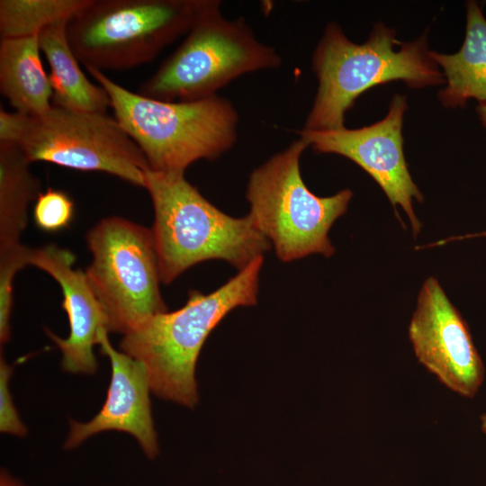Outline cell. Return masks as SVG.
Returning <instances> with one entry per match:
<instances>
[{"label":"cell","mask_w":486,"mask_h":486,"mask_svg":"<svg viewBox=\"0 0 486 486\" xmlns=\"http://www.w3.org/2000/svg\"><path fill=\"white\" fill-rule=\"evenodd\" d=\"M68 22L44 29L39 34L40 50L48 59L52 105L76 112L105 113L111 105L106 91L88 80L78 65L67 36Z\"/></svg>","instance_id":"2e32d148"},{"label":"cell","mask_w":486,"mask_h":486,"mask_svg":"<svg viewBox=\"0 0 486 486\" xmlns=\"http://www.w3.org/2000/svg\"><path fill=\"white\" fill-rule=\"evenodd\" d=\"M0 486H26V485L21 480L13 476L6 470L1 469Z\"/></svg>","instance_id":"7402d4cb"},{"label":"cell","mask_w":486,"mask_h":486,"mask_svg":"<svg viewBox=\"0 0 486 486\" xmlns=\"http://www.w3.org/2000/svg\"><path fill=\"white\" fill-rule=\"evenodd\" d=\"M202 0H90L67 25L86 68L125 70L154 59L188 32Z\"/></svg>","instance_id":"52a82bcc"},{"label":"cell","mask_w":486,"mask_h":486,"mask_svg":"<svg viewBox=\"0 0 486 486\" xmlns=\"http://www.w3.org/2000/svg\"><path fill=\"white\" fill-rule=\"evenodd\" d=\"M75 261L70 250L54 244L31 248L28 257L29 265L48 273L62 291V308L69 322L68 337L61 338L46 330L61 351L62 369L70 374H94L98 368L94 346L98 344L101 331H108L107 320L85 272L74 269Z\"/></svg>","instance_id":"4fadbf2b"},{"label":"cell","mask_w":486,"mask_h":486,"mask_svg":"<svg viewBox=\"0 0 486 486\" xmlns=\"http://www.w3.org/2000/svg\"><path fill=\"white\" fill-rule=\"evenodd\" d=\"M263 261L255 259L208 294L189 292L180 309L154 315L123 335L121 350L143 364L153 393L187 408L197 404L195 367L202 347L232 310L256 304Z\"/></svg>","instance_id":"6da1fadb"},{"label":"cell","mask_w":486,"mask_h":486,"mask_svg":"<svg viewBox=\"0 0 486 486\" xmlns=\"http://www.w3.org/2000/svg\"><path fill=\"white\" fill-rule=\"evenodd\" d=\"M282 63L275 50L255 37L244 19L230 21L220 2L202 0L184 40L140 86L139 94L165 102L216 95L233 79Z\"/></svg>","instance_id":"5b68a950"},{"label":"cell","mask_w":486,"mask_h":486,"mask_svg":"<svg viewBox=\"0 0 486 486\" xmlns=\"http://www.w3.org/2000/svg\"><path fill=\"white\" fill-rule=\"evenodd\" d=\"M395 35L393 30L376 24L364 43L356 44L337 24L327 26L312 57L319 87L303 130L345 127L346 111L362 93L376 85L402 80L420 88L444 81L430 57L426 36L400 42Z\"/></svg>","instance_id":"3957f363"},{"label":"cell","mask_w":486,"mask_h":486,"mask_svg":"<svg viewBox=\"0 0 486 486\" xmlns=\"http://www.w3.org/2000/svg\"><path fill=\"white\" fill-rule=\"evenodd\" d=\"M477 113L479 115L480 121L482 122V125L486 128V104H479V105L476 108ZM476 237H486V231L479 233V234H472V235H465V236H456V237H451L446 239H443L437 242H435L432 244L433 247L435 246H440L444 245L447 242L457 240V239H464V238H476Z\"/></svg>","instance_id":"44dd1931"},{"label":"cell","mask_w":486,"mask_h":486,"mask_svg":"<svg viewBox=\"0 0 486 486\" xmlns=\"http://www.w3.org/2000/svg\"><path fill=\"white\" fill-rule=\"evenodd\" d=\"M39 35L1 38L0 91L16 112L40 114L51 107L52 87L40 56Z\"/></svg>","instance_id":"9a60e30c"},{"label":"cell","mask_w":486,"mask_h":486,"mask_svg":"<svg viewBox=\"0 0 486 486\" xmlns=\"http://www.w3.org/2000/svg\"><path fill=\"white\" fill-rule=\"evenodd\" d=\"M75 214L72 198L64 191L48 188L34 202L33 220L46 232H57L67 229Z\"/></svg>","instance_id":"d6986e66"},{"label":"cell","mask_w":486,"mask_h":486,"mask_svg":"<svg viewBox=\"0 0 486 486\" xmlns=\"http://www.w3.org/2000/svg\"><path fill=\"white\" fill-rule=\"evenodd\" d=\"M86 69L108 94L115 119L153 171L184 173L199 159L218 158L237 140L238 115L224 97L156 100L130 92L94 68Z\"/></svg>","instance_id":"277c9868"},{"label":"cell","mask_w":486,"mask_h":486,"mask_svg":"<svg viewBox=\"0 0 486 486\" xmlns=\"http://www.w3.org/2000/svg\"><path fill=\"white\" fill-rule=\"evenodd\" d=\"M144 188L153 204L152 231L165 284L211 259L226 261L239 271L271 247L248 215L235 218L221 212L185 179L184 173L148 168Z\"/></svg>","instance_id":"7a4b0ae2"},{"label":"cell","mask_w":486,"mask_h":486,"mask_svg":"<svg viewBox=\"0 0 486 486\" xmlns=\"http://www.w3.org/2000/svg\"><path fill=\"white\" fill-rule=\"evenodd\" d=\"M430 57L445 73L446 86L439 93L445 106H464L476 99L486 104V18L478 4H466L465 36L459 51Z\"/></svg>","instance_id":"5bb4252c"},{"label":"cell","mask_w":486,"mask_h":486,"mask_svg":"<svg viewBox=\"0 0 486 486\" xmlns=\"http://www.w3.org/2000/svg\"><path fill=\"white\" fill-rule=\"evenodd\" d=\"M15 146L31 163L104 172L141 187L149 168L141 149L118 121L102 112L51 105L40 114H25Z\"/></svg>","instance_id":"9c48e42d"},{"label":"cell","mask_w":486,"mask_h":486,"mask_svg":"<svg viewBox=\"0 0 486 486\" xmlns=\"http://www.w3.org/2000/svg\"><path fill=\"white\" fill-rule=\"evenodd\" d=\"M13 374V367L4 358H0V431L23 437L27 434V428L21 420L14 407L9 382Z\"/></svg>","instance_id":"ffe728a7"},{"label":"cell","mask_w":486,"mask_h":486,"mask_svg":"<svg viewBox=\"0 0 486 486\" xmlns=\"http://www.w3.org/2000/svg\"><path fill=\"white\" fill-rule=\"evenodd\" d=\"M90 0H1V38L37 36L47 27L69 22Z\"/></svg>","instance_id":"ac0fdd59"},{"label":"cell","mask_w":486,"mask_h":486,"mask_svg":"<svg viewBox=\"0 0 486 486\" xmlns=\"http://www.w3.org/2000/svg\"><path fill=\"white\" fill-rule=\"evenodd\" d=\"M308 147L302 138L293 141L256 168L248 183V215L283 262L311 254L331 256L335 248L328 231L353 196L349 189L327 197L308 189L300 170L301 156Z\"/></svg>","instance_id":"8992f818"},{"label":"cell","mask_w":486,"mask_h":486,"mask_svg":"<svg viewBox=\"0 0 486 486\" xmlns=\"http://www.w3.org/2000/svg\"><path fill=\"white\" fill-rule=\"evenodd\" d=\"M86 243L93 259L85 274L109 332L125 335L152 316L167 311L159 289L152 229L112 216L87 232Z\"/></svg>","instance_id":"ba28073f"},{"label":"cell","mask_w":486,"mask_h":486,"mask_svg":"<svg viewBox=\"0 0 486 486\" xmlns=\"http://www.w3.org/2000/svg\"><path fill=\"white\" fill-rule=\"evenodd\" d=\"M98 345L111 364L107 397L102 409L90 421H70L64 447L72 449L95 434L116 430L131 435L146 456L154 459L159 449L151 415V389L146 368L139 360L116 350L106 329L101 331Z\"/></svg>","instance_id":"7c38bea8"},{"label":"cell","mask_w":486,"mask_h":486,"mask_svg":"<svg viewBox=\"0 0 486 486\" xmlns=\"http://www.w3.org/2000/svg\"><path fill=\"white\" fill-rule=\"evenodd\" d=\"M406 108L405 97L397 94L387 115L370 126L355 130H302L300 138L314 150L344 156L367 172L382 189L398 218L396 207L403 209L416 237L421 224L412 202H422L423 196L411 178L403 153L401 129Z\"/></svg>","instance_id":"30bf717a"},{"label":"cell","mask_w":486,"mask_h":486,"mask_svg":"<svg viewBox=\"0 0 486 486\" xmlns=\"http://www.w3.org/2000/svg\"><path fill=\"white\" fill-rule=\"evenodd\" d=\"M30 164L17 146L0 144V258L22 256L28 249L20 238L27 226L28 207L41 193Z\"/></svg>","instance_id":"e0dca14e"},{"label":"cell","mask_w":486,"mask_h":486,"mask_svg":"<svg viewBox=\"0 0 486 486\" xmlns=\"http://www.w3.org/2000/svg\"><path fill=\"white\" fill-rule=\"evenodd\" d=\"M481 422H482V430L484 434H486V413L482 414L481 416Z\"/></svg>","instance_id":"603a6c76"},{"label":"cell","mask_w":486,"mask_h":486,"mask_svg":"<svg viewBox=\"0 0 486 486\" xmlns=\"http://www.w3.org/2000/svg\"><path fill=\"white\" fill-rule=\"evenodd\" d=\"M418 362L447 388L472 398L484 380V366L469 327L435 277L418 292L409 326Z\"/></svg>","instance_id":"8fae6325"}]
</instances>
